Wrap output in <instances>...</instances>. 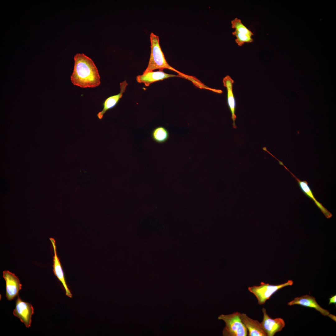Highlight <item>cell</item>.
<instances>
[{"label":"cell","instance_id":"cell-1","mask_svg":"<svg viewBox=\"0 0 336 336\" xmlns=\"http://www.w3.org/2000/svg\"><path fill=\"white\" fill-rule=\"evenodd\" d=\"M74 65L71 80L75 86L83 88H93L100 83L97 68L93 60L83 54L74 57Z\"/></svg>","mask_w":336,"mask_h":336},{"label":"cell","instance_id":"cell-2","mask_svg":"<svg viewBox=\"0 0 336 336\" xmlns=\"http://www.w3.org/2000/svg\"><path fill=\"white\" fill-rule=\"evenodd\" d=\"M150 40L151 43L150 58L147 67L143 73L152 71L158 69L163 70L164 69H168L177 73L181 77L190 81L194 84L196 83L197 78L180 72L168 63L161 48L158 36L152 32L150 35Z\"/></svg>","mask_w":336,"mask_h":336},{"label":"cell","instance_id":"cell-3","mask_svg":"<svg viewBox=\"0 0 336 336\" xmlns=\"http://www.w3.org/2000/svg\"><path fill=\"white\" fill-rule=\"evenodd\" d=\"M238 312L227 315L222 314L218 317L225 323V326L222 331L224 336H246L248 330L242 322Z\"/></svg>","mask_w":336,"mask_h":336},{"label":"cell","instance_id":"cell-4","mask_svg":"<svg viewBox=\"0 0 336 336\" xmlns=\"http://www.w3.org/2000/svg\"><path fill=\"white\" fill-rule=\"evenodd\" d=\"M293 284V281L292 280H289L285 283L276 285L261 282L259 286L249 287L248 290L256 296L258 304L262 305L278 290L287 286H292Z\"/></svg>","mask_w":336,"mask_h":336},{"label":"cell","instance_id":"cell-5","mask_svg":"<svg viewBox=\"0 0 336 336\" xmlns=\"http://www.w3.org/2000/svg\"><path fill=\"white\" fill-rule=\"evenodd\" d=\"M34 308L31 304L23 301L19 296H18L13 314L19 318L27 328L29 327L31 325V317L34 314Z\"/></svg>","mask_w":336,"mask_h":336},{"label":"cell","instance_id":"cell-6","mask_svg":"<svg viewBox=\"0 0 336 336\" xmlns=\"http://www.w3.org/2000/svg\"><path fill=\"white\" fill-rule=\"evenodd\" d=\"M263 319L261 323L262 328L268 336H273L277 332L282 330L285 326L283 319L280 318H271L266 312V309L263 308Z\"/></svg>","mask_w":336,"mask_h":336},{"label":"cell","instance_id":"cell-7","mask_svg":"<svg viewBox=\"0 0 336 336\" xmlns=\"http://www.w3.org/2000/svg\"><path fill=\"white\" fill-rule=\"evenodd\" d=\"M3 277L6 283V296L8 300L11 301L18 295L22 285L15 274L9 271H3Z\"/></svg>","mask_w":336,"mask_h":336},{"label":"cell","instance_id":"cell-8","mask_svg":"<svg viewBox=\"0 0 336 336\" xmlns=\"http://www.w3.org/2000/svg\"><path fill=\"white\" fill-rule=\"evenodd\" d=\"M174 77H181L179 75L169 74L164 72L163 70H159L157 71H152L143 73L142 75L137 77L136 80L138 82L143 83L145 86H148L155 82Z\"/></svg>","mask_w":336,"mask_h":336},{"label":"cell","instance_id":"cell-9","mask_svg":"<svg viewBox=\"0 0 336 336\" xmlns=\"http://www.w3.org/2000/svg\"><path fill=\"white\" fill-rule=\"evenodd\" d=\"M233 80L229 75L225 77L223 79L224 86L227 89V99L228 106L231 114V118L233 121V128L236 129L235 120L237 118L236 115V102L233 91Z\"/></svg>","mask_w":336,"mask_h":336},{"label":"cell","instance_id":"cell-10","mask_svg":"<svg viewBox=\"0 0 336 336\" xmlns=\"http://www.w3.org/2000/svg\"><path fill=\"white\" fill-rule=\"evenodd\" d=\"M49 240L52 244L54 251L53 264L54 273L62 283L65 290L66 295L69 297L72 298V294L66 283L59 259L57 256L55 241L54 239L52 238H50Z\"/></svg>","mask_w":336,"mask_h":336},{"label":"cell","instance_id":"cell-11","mask_svg":"<svg viewBox=\"0 0 336 336\" xmlns=\"http://www.w3.org/2000/svg\"><path fill=\"white\" fill-rule=\"evenodd\" d=\"M294 177L297 181L298 185L302 191L309 198L312 200L321 212L328 219L332 216V213L324 207L315 198L313 192L309 186L306 180H301L292 173L287 167L285 168Z\"/></svg>","mask_w":336,"mask_h":336},{"label":"cell","instance_id":"cell-12","mask_svg":"<svg viewBox=\"0 0 336 336\" xmlns=\"http://www.w3.org/2000/svg\"><path fill=\"white\" fill-rule=\"evenodd\" d=\"M287 305L289 306L299 305L313 308L324 316L328 315L329 314V312L328 310L323 309L318 304L315 297L307 295L295 298L293 300L289 302Z\"/></svg>","mask_w":336,"mask_h":336},{"label":"cell","instance_id":"cell-13","mask_svg":"<svg viewBox=\"0 0 336 336\" xmlns=\"http://www.w3.org/2000/svg\"><path fill=\"white\" fill-rule=\"evenodd\" d=\"M240 317L248 332L249 336H267L261 323L249 317L246 314L240 313Z\"/></svg>","mask_w":336,"mask_h":336},{"label":"cell","instance_id":"cell-14","mask_svg":"<svg viewBox=\"0 0 336 336\" xmlns=\"http://www.w3.org/2000/svg\"><path fill=\"white\" fill-rule=\"evenodd\" d=\"M128 84L126 80L120 83V91L118 94L109 97L104 101L103 104L102 110L99 112L97 115L99 119H101L104 114L108 110L114 108L117 104L120 99L122 97L123 93L125 92Z\"/></svg>","mask_w":336,"mask_h":336},{"label":"cell","instance_id":"cell-15","mask_svg":"<svg viewBox=\"0 0 336 336\" xmlns=\"http://www.w3.org/2000/svg\"><path fill=\"white\" fill-rule=\"evenodd\" d=\"M152 139L156 142L162 143L168 139L169 134L168 130L165 127L160 126L154 128L152 132Z\"/></svg>","mask_w":336,"mask_h":336},{"label":"cell","instance_id":"cell-16","mask_svg":"<svg viewBox=\"0 0 336 336\" xmlns=\"http://www.w3.org/2000/svg\"><path fill=\"white\" fill-rule=\"evenodd\" d=\"M231 27L240 34L246 35L250 37L254 35L252 31L248 29L241 22L240 19L237 18L231 21Z\"/></svg>","mask_w":336,"mask_h":336},{"label":"cell","instance_id":"cell-17","mask_svg":"<svg viewBox=\"0 0 336 336\" xmlns=\"http://www.w3.org/2000/svg\"><path fill=\"white\" fill-rule=\"evenodd\" d=\"M232 34L236 37V38L235 40V41L239 46H242L245 43H251L254 40L251 37L246 35L240 34L235 30L232 33Z\"/></svg>","mask_w":336,"mask_h":336},{"label":"cell","instance_id":"cell-18","mask_svg":"<svg viewBox=\"0 0 336 336\" xmlns=\"http://www.w3.org/2000/svg\"><path fill=\"white\" fill-rule=\"evenodd\" d=\"M329 305L332 304L336 303V295L332 296L331 298H329Z\"/></svg>","mask_w":336,"mask_h":336},{"label":"cell","instance_id":"cell-19","mask_svg":"<svg viewBox=\"0 0 336 336\" xmlns=\"http://www.w3.org/2000/svg\"><path fill=\"white\" fill-rule=\"evenodd\" d=\"M328 316L330 318H331L332 320L336 321V316L332 314H329Z\"/></svg>","mask_w":336,"mask_h":336}]
</instances>
